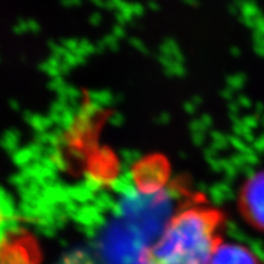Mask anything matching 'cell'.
I'll use <instances>...</instances> for the list:
<instances>
[{
    "label": "cell",
    "mask_w": 264,
    "mask_h": 264,
    "mask_svg": "<svg viewBox=\"0 0 264 264\" xmlns=\"http://www.w3.org/2000/svg\"><path fill=\"white\" fill-rule=\"evenodd\" d=\"M241 208L247 220L264 231V175L247 183L241 195Z\"/></svg>",
    "instance_id": "3"
},
{
    "label": "cell",
    "mask_w": 264,
    "mask_h": 264,
    "mask_svg": "<svg viewBox=\"0 0 264 264\" xmlns=\"http://www.w3.org/2000/svg\"><path fill=\"white\" fill-rule=\"evenodd\" d=\"M225 215L204 198L192 197L168 218L144 251L147 264H208L222 241Z\"/></svg>",
    "instance_id": "1"
},
{
    "label": "cell",
    "mask_w": 264,
    "mask_h": 264,
    "mask_svg": "<svg viewBox=\"0 0 264 264\" xmlns=\"http://www.w3.org/2000/svg\"><path fill=\"white\" fill-rule=\"evenodd\" d=\"M12 229V208L7 195L0 187V240Z\"/></svg>",
    "instance_id": "5"
},
{
    "label": "cell",
    "mask_w": 264,
    "mask_h": 264,
    "mask_svg": "<svg viewBox=\"0 0 264 264\" xmlns=\"http://www.w3.org/2000/svg\"><path fill=\"white\" fill-rule=\"evenodd\" d=\"M208 264H261L253 252L237 243H221Z\"/></svg>",
    "instance_id": "4"
},
{
    "label": "cell",
    "mask_w": 264,
    "mask_h": 264,
    "mask_svg": "<svg viewBox=\"0 0 264 264\" xmlns=\"http://www.w3.org/2000/svg\"><path fill=\"white\" fill-rule=\"evenodd\" d=\"M0 264H42L37 237L22 229H12L0 240Z\"/></svg>",
    "instance_id": "2"
}]
</instances>
